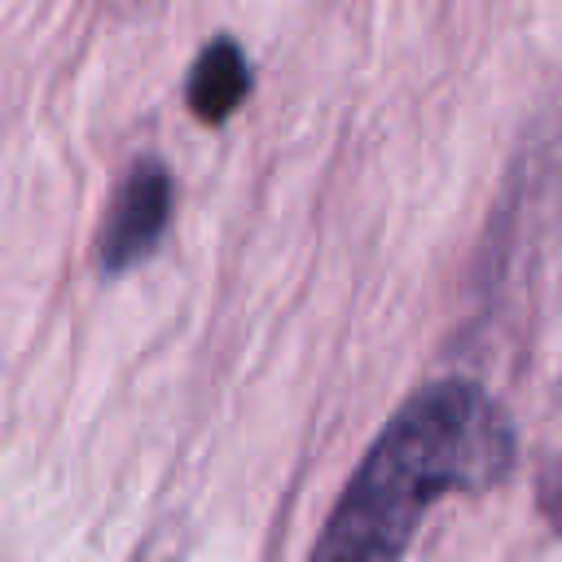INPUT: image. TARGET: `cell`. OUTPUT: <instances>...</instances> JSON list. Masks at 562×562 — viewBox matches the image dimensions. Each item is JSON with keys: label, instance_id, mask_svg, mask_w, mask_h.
Returning a JSON list of instances; mask_svg holds the SVG:
<instances>
[{"label": "cell", "instance_id": "3957f363", "mask_svg": "<svg viewBox=\"0 0 562 562\" xmlns=\"http://www.w3.org/2000/svg\"><path fill=\"white\" fill-rule=\"evenodd\" d=\"M250 92V70H246V57L233 40H215L198 53L193 70H189V110L198 123H224L241 97Z\"/></svg>", "mask_w": 562, "mask_h": 562}, {"label": "cell", "instance_id": "7a4b0ae2", "mask_svg": "<svg viewBox=\"0 0 562 562\" xmlns=\"http://www.w3.org/2000/svg\"><path fill=\"white\" fill-rule=\"evenodd\" d=\"M167 224H171V176L158 158H140L123 176V184L110 202V215L101 224V237H97L101 272L119 277V272L145 263L158 250Z\"/></svg>", "mask_w": 562, "mask_h": 562}, {"label": "cell", "instance_id": "6da1fadb", "mask_svg": "<svg viewBox=\"0 0 562 562\" xmlns=\"http://www.w3.org/2000/svg\"><path fill=\"white\" fill-rule=\"evenodd\" d=\"M509 465L514 426L483 386L461 378L422 386L364 452L307 562H400L439 496L492 487Z\"/></svg>", "mask_w": 562, "mask_h": 562}]
</instances>
